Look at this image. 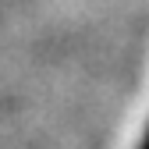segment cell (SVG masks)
<instances>
[{
  "label": "cell",
  "instance_id": "cell-1",
  "mask_svg": "<svg viewBox=\"0 0 149 149\" xmlns=\"http://www.w3.org/2000/svg\"><path fill=\"white\" fill-rule=\"evenodd\" d=\"M139 149H149V124H146V132H142V142H139Z\"/></svg>",
  "mask_w": 149,
  "mask_h": 149
}]
</instances>
